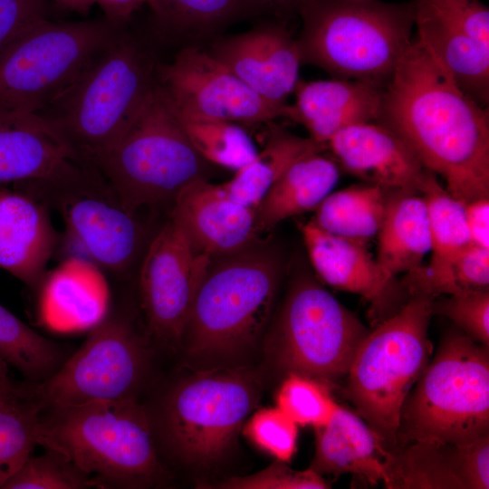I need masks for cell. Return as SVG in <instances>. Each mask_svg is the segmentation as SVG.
Wrapping results in <instances>:
<instances>
[{
  "mask_svg": "<svg viewBox=\"0 0 489 489\" xmlns=\"http://www.w3.org/2000/svg\"><path fill=\"white\" fill-rule=\"evenodd\" d=\"M465 204L489 197V114L415 40L384 89L378 121Z\"/></svg>",
  "mask_w": 489,
  "mask_h": 489,
  "instance_id": "obj_1",
  "label": "cell"
},
{
  "mask_svg": "<svg viewBox=\"0 0 489 489\" xmlns=\"http://www.w3.org/2000/svg\"><path fill=\"white\" fill-rule=\"evenodd\" d=\"M158 65L151 49L125 26L70 89L36 114L95 169L152 93Z\"/></svg>",
  "mask_w": 489,
  "mask_h": 489,
  "instance_id": "obj_2",
  "label": "cell"
},
{
  "mask_svg": "<svg viewBox=\"0 0 489 489\" xmlns=\"http://www.w3.org/2000/svg\"><path fill=\"white\" fill-rule=\"evenodd\" d=\"M302 64L385 88L413 43L414 4L298 0Z\"/></svg>",
  "mask_w": 489,
  "mask_h": 489,
  "instance_id": "obj_3",
  "label": "cell"
},
{
  "mask_svg": "<svg viewBox=\"0 0 489 489\" xmlns=\"http://www.w3.org/2000/svg\"><path fill=\"white\" fill-rule=\"evenodd\" d=\"M40 446L55 450L104 488H142L164 477L152 418L137 399L94 401L47 409Z\"/></svg>",
  "mask_w": 489,
  "mask_h": 489,
  "instance_id": "obj_4",
  "label": "cell"
},
{
  "mask_svg": "<svg viewBox=\"0 0 489 489\" xmlns=\"http://www.w3.org/2000/svg\"><path fill=\"white\" fill-rule=\"evenodd\" d=\"M273 252L250 246L210 265L181 340L194 360H227L255 344L266 329L281 277Z\"/></svg>",
  "mask_w": 489,
  "mask_h": 489,
  "instance_id": "obj_5",
  "label": "cell"
},
{
  "mask_svg": "<svg viewBox=\"0 0 489 489\" xmlns=\"http://www.w3.org/2000/svg\"><path fill=\"white\" fill-rule=\"evenodd\" d=\"M489 436V347L455 326L406 398L397 446L415 441L464 445Z\"/></svg>",
  "mask_w": 489,
  "mask_h": 489,
  "instance_id": "obj_6",
  "label": "cell"
},
{
  "mask_svg": "<svg viewBox=\"0 0 489 489\" xmlns=\"http://www.w3.org/2000/svg\"><path fill=\"white\" fill-rule=\"evenodd\" d=\"M434 298L411 295L360 344L343 393L389 452L397 446L402 405L432 354L428 326Z\"/></svg>",
  "mask_w": 489,
  "mask_h": 489,
  "instance_id": "obj_7",
  "label": "cell"
},
{
  "mask_svg": "<svg viewBox=\"0 0 489 489\" xmlns=\"http://www.w3.org/2000/svg\"><path fill=\"white\" fill-rule=\"evenodd\" d=\"M207 163L157 83L95 169L120 204L136 214L143 206L174 199L186 185L205 178Z\"/></svg>",
  "mask_w": 489,
  "mask_h": 489,
  "instance_id": "obj_8",
  "label": "cell"
},
{
  "mask_svg": "<svg viewBox=\"0 0 489 489\" xmlns=\"http://www.w3.org/2000/svg\"><path fill=\"white\" fill-rule=\"evenodd\" d=\"M126 26L39 20L0 50V109L37 113L70 89Z\"/></svg>",
  "mask_w": 489,
  "mask_h": 489,
  "instance_id": "obj_9",
  "label": "cell"
},
{
  "mask_svg": "<svg viewBox=\"0 0 489 489\" xmlns=\"http://www.w3.org/2000/svg\"><path fill=\"white\" fill-rule=\"evenodd\" d=\"M260 391L257 376L244 368L197 371L167 391L152 419L155 434L180 462L212 465L230 451Z\"/></svg>",
  "mask_w": 489,
  "mask_h": 489,
  "instance_id": "obj_10",
  "label": "cell"
},
{
  "mask_svg": "<svg viewBox=\"0 0 489 489\" xmlns=\"http://www.w3.org/2000/svg\"><path fill=\"white\" fill-rule=\"evenodd\" d=\"M369 331L306 272L296 273L265 338L268 360L285 376L299 374L331 388L343 382Z\"/></svg>",
  "mask_w": 489,
  "mask_h": 489,
  "instance_id": "obj_11",
  "label": "cell"
},
{
  "mask_svg": "<svg viewBox=\"0 0 489 489\" xmlns=\"http://www.w3.org/2000/svg\"><path fill=\"white\" fill-rule=\"evenodd\" d=\"M149 355L144 340L125 317L106 314L49 379L25 387L27 397L41 413L94 401L137 399Z\"/></svg>",
  "mask_w": 489,
  "mask_h": 489,
  "instance_id": "obj_12",
  "label": "cell"
},
{
  "mask_svg": "<svg viewBox=\"0 0 489 489\" xmlns=\"http://www.w3.org/2000/svg\"><path fill=\"white\" fill-rule=\"evenodd\" d=\"M158 83L182 120L230 121L251 126L286 117V107L266 101L207 51L181 49L158 63Z\"/></svg>",
  "mask_w": 489,
  "mask_h": 489,
  "instance_id": "obj_13",
  "label": "cell"
},
{
  "mask_svg": "<svg viewBox=\"0 0 489 489\" xmlns=\"http://www.w3.org/2000/svg\"><path fill=\"white\" fill-rule=\"evenodd\" d=\"M35 194L59 212L66 239L79 252L76 256L113 273L130 267L140 247L141 227L101 175Z\"/></svg>",
  "mask_w": 489,
  "mask_h": 489,
  "instance_id": "obj_14",
  "label": "cell"
},
{
  "mask_svg": "<svg viewBox=\"0 0 489 489\" xmlns=\"http://www.w3.org/2000/svg\"><path fill=\"white\" fill-rule=\"evenodd\" d=\"M211 259L170 218L150 241L139 271V294L149 333L160 343H181Z\"/></svg>",
  "mask_w": 489,
  "mask_h": 489,
  "instance_id": "obj_15",
  "label": "cell"
},
{
  "mask_svg": "<svg viewBox=\"0 0 489 489\" xmlns=\"http://www.w3.org/2000/svg\"><path fill=\"white\" fill-rule=\"evenodd\" d=\"M93 172L38 114L0 109V187L64 186Z\"/></svg>",
  "mask_w": 489,
  "mask_h": 489,
  "instance_id": "obj_16",
  "label": "cell"
},
{
  "mask_svg": "<svg viewBox=\"0 0 489 489\" xmlns=\"http://www.w3.org/2000/svg\"><path fill=\"white\" fill-rule=\"evenodd\" d=\"M311 264L323 283L361 296L375 325L398 312L409 299L401 282L388 273L365 244L332 235L312 220L302 227Z\"/></svg>",
  "mask_w": 489,
  "mask_h": 489,
  "instance_id": "obj_17",
  "label": "cell"
},
{
  "mask_svg": "<svg viewBox=\"0 0 489 489\" xmlns=\"http://www.w3.org/2000/svg\"><path fill=\"white\" fill-rule=\"evenodd\" d=\"M207 53L266 101L286 107L302 65L296 38L284 25L266 23L237 34L216 35Z\"/></svg>",
  "mask_w": 489,
  "mask_h": 489,
  "instance_id": "obj_18",
  "label": "cell"
},
{
  "mask_svg": "<svg viewBox=\"0 0 489 489\" xmlns=\"http://www.w3.org/2000/svg\"><path fill=\"white\" fill-rule=\"evenodd\" d=\"M388 489H488L489 436L464 445L415 441L387 453Z\"/></svg>",
  "mask_w": 489,
  "mask_h": 489,
  "instance_id": "obj_19",
  "label": "cell"
},
{
  "mask_svg": "<svg viewBox=\"0 0 489 489\" xmlns=\"http://www.w3.org/2000/svg\"><path fill=\"white\" fill-rule=\"evenodd\" d=\"M327 148L345 170L388 194H420L432 173L395 132L377 121L341 129Z\"/></svg>",
  "mask_w": 489,
  "mask_h": 489,
  "instance_id": "obj_20",
  "label": "cell"
},
{
  "mask_svg": "<svg viewBox=\"0 0 489 489\" xmlns=\"http://www.w3.org/2000/svg\"><path fill=\"white\" fill-rule=\"evenodd\" d=\"M170 215L200 252L226 256L249 247L257 236L255 208L234 199L223 185L197 178L173 199Z\"/></svg>",
  "mask_w": 489,
  "mask_h": 489,
  "instance_id": "obj_21",
  "label": "cell"
},
{
  "mask_svg": "<svg viewBox=\"0 0 489 489\" xmlns=\"http://www.w3.org/2000/svg\"><path fill=\"white\" fill-rule=\"evenodd\" d=\"M56 233L47 204L23 190L0 187V268L39 288L54 252Z\"/></svg>",
  "mask_w": 489,
  "mask_h": 489,
  "instance_id": "obj_22",
  "label": "cell"
},
{
  "mask_svg": "<svg viewBox=\"0 0 489 489\" xmlns=\"http://www.w3.org/2000/svg\"><path fill=\"white\" fill-rule=\"evenodd\" d=\"M384 89L339 78L299 80L293 91L295 101L288 105L286 118L302 125L312 139L327 146L345 128L378 121Z\"/></svg>",
  "mask_w": 489,
  "mask_h": 489,
  "instance_id": "obj_23",
  "label": "cell"
},
{
  "mask_svg": "<svg viewBox=\"0 0 489 489\" xmlns=\"http://www.w3.org/2000/svg\"><path fill=\"white\" fill-rule=\"evenodd\" d=\"M40 312L56 330L91 328L107 314L109 291L103 271L80 256L63 260L41 283Z\"/></svg>",
  "mask_w": 489,
  "mask_h": 489,
  "instance_id": "obj_24",
  "label": "cell"
},
{
  "mask_svg": "<svg viewBox=\"0 0 489 489\" xmlns=\"http://www.w3.org/2000/svg\"><path fill=\"white\" fill-rule=\"evenodd\" d=\"M314 431L315 453L309 468L321 475L350 474L369 484L383 482L388 451L358 414L338 405L329 421Z\"/></svg>",
  "mask_w": 489,
  "mask_h": 489,
  "instance_id": "obj_25",
  "label": "cell"
},
{
  "mask_svg": "<svg viewBox=\"0 0 489 489\" xmlns=\"http://www.w3.org/2000/svg\"><path fill=\"white\" fill-rule=\"evenodd\" d=\"M416 41L472 99L485 107L489 99V46L415 1Z\"/></svg>",
  "mask_w": 489,
  "mask_h": 489,
  "instance_id": "obj_26",
  "label": "cell"
},
{
  "mask_svg": "<svg viewBox=\"0 0 489 489\" xmlns=\"http://www.w3.org/2000/svg\"><path fill=\"white\" fill-rule=\"evenodd\" d=\"M309 154L289 167L255 208L257 234L267 233L286 218L315 210L340 178L336 160Z\"/></svg>",
  "mask_w": 489,
  "mask_h": 489,
  "instance_id": "obj_27",
  "label": "cell"
},
{
  "mask_svg": "<svg viewBox=\"0 0 489 489\" xmlns=\"http://www.w3.org/2000/svg\"><path fill=\"white\" fill-rule=\"evenodd\" d=\"M377 261L391 275L422 264L432 251L427 207L421 195L388 194L385 216L378 233Z\"/></svg>",
  "mask_w": 489,
  "mask_h": 489,
  "instance_id": "obj_28",
  "label": "cell"
},
{
  "mask_svg": "<svg viewBox=\"0 0 489 489\" xmlns=\"http://www.w3.org/2000/svg\"><path fill=\"white\" fill-rule=\"evenodd\" d=\"M270 130L264 147L235 176L222 184L236 201L256 208L262 198L281 176L298 159L323 151L310 137L303 138L268 122Z\"/></svg>",
  "mask_w": 489,
  "mask_h": 489,
  "instance_id": "obj_29",
  "label": "cell"
},
{
  "mask_svg": "<svg viewBox=\"0 0 489 489\" xmlns=\"http://www.w3.org/2000/svg\"><path fill=\"white\" fill-rule=\"evenodd\" d=\"M156 29L172 41L216 36L232 23L256 14L249 0H148Z\"/></svg>",
  "mask_w": 489,
  "mask_h": 489,
  "instance_id": "obj_30",
  "label": "cell"
},
{
  "mask_svg": "<svg viewBox=\"0 0 489 489\" xmlns=\"http://www.w3.org/2000/svg\"><path fill=\"white\" fill-rule=\"evenodd\" d=\"M388 193L369 183L331 192L315 209L312 221L321 229L365 244L378 235Z\"/></svg>",
  "mask_w": 489,
  "mask_h": 489,
  "instance_id": "obj_31",
  "label": "cell"
},
{
  "mask_svg": "<svg viewBox=\"0 0 489 489\" xmlns=\"http://www.w3.org/2000/svg\"><path fill=\"white\" fill-rule=\"evenodd\" d=\"M408 293L430 297L489 289V249L470 244L455 253L432 255L427 265L400 281Z\"/></svg>",
  "mask_w": 489,
  "mask_h": 489,
  "instance_id": "obj_32",
  "label": "cell"
},
{
  "mask_svg": "<svg viewBox=\"0 0 489 489\" xmlns=\"http://www.w3.org/2000/svg\"><path fill=\"white\" fill-rule=\"evenodd\" d=\"M58 343L34 331L0 304V360L31 384L49 379L66 360Z\"/></svg>",
  "mask_w": 489,
  "mask_h": 489,
  "instance_id": "obj_33",
  "label": "cell"
},
{
  "mask_svg": "<svg viewBox=\"0 0 489 489\" xmlns=\"http://www.w3.org/2000/svg\"><path fill=\"white\" fill-rule=\"evenodd\" d=\"M40 416L24 386L21 395L0 403V489L40 446Z\"/></svg>",
  "mask_w": 489,
  "mask_h": 489,
  "instance_id": "obj_34",
  "label": "cell"
},
{
  "mask_svg": "<svg viewBox=\"0 0 489 489\" xmlns=\"http://www.w3.org/2000/svg\"><path fill=\"white\" fill-rule=\"evenodd\" d=\"M180 120L190 142L208 163L236 171L257 153L252 139L239 124Z\"/></svg>",
  "mask_w": 489,
  "mask_h": 489,
  "instance_id": "obj_35",
  "label": "cell"
},
{
  "mask_svg": "<svg viewBox=\"0 0 489 489\" xmlns=\"http://www.w3.org/2000/svg\"><path fill=\"white\" fill-rule=\"evenodd\" d=\"M425 201L432 242V255L459 251L472 244L465 204L443 187L431 173L421 191Z\"/></svg>",
  "mask_w": 489,
  "mask_h": 489,
  "instance_id": "obj_36",
  "label": "cell"
},
{
  "mask_svg": "<svg viewBox=\"0 0 489 489\" xmlns=\"http://www.w3.org/2000/svg\"><path fill=\"white\" fill-rule=\"evenodd\" d=\"M45 449L42 455H31L2 489L104 488L98 479L80 469L62 454Z\"/></svg>",
  "mask_w": 489,
  "mask_h": 489,
  "instance_id": "obj_37",
  "label": "cell"
},
{
  "mask_svg": "<svg viewBox=\"0 0 489 489\" xmlns=\"http://www.w3.org/2000/svg\"><path fill=\"white\" fill-rule=\"evenodd\" d=\"M331 391L330 386L315 379L289 374L277 392V407L297 425L314 428L327 423L339 405Z\"/></svg>",
  "mask_w": 489,
  "mask_h": 489,
  "instance_id": "obj_38",
  "label": "cell"
},
{
  "mask_svg": "<svg viewBox=\"0 0 489 489\" xmlns=\"http://www.w3.org/2000/svg\"><path fill=\"white\" fill-rule=\"evenodd\" d=\"M244 434L281 461H290L296 451L298 425L278 407L256 411L244 425Z\"/></svg>",
  "mask_w": 489,
  "mask_h": 489,
  "instance_id": "obj_39",
  "label": "cell"
},
{
  "mask_svg": "<svg viewBox=\"0 0 489 489\" xmlns=\"http://www.w3.org/2000/svg\"><path fill=\"white\" fill-rule=\"evenodd\" d=\"M432 314L447 317L471 339L489 347V289L434 298Z\"/></svg>",
  "mask_w": 489,
  "mask_h": 489,
  "instance_id": "obj_40",
  "label": "cell"
},
{
  "mask_svg": "<svg viewBox=\"0 0 489 489\" xmlns=\"http://www.w3.org/2000/svg\"><path fill=\"white\" fill-rule=\"evenodd\" d=\"M276 459L266 468L245 476L229 477L219 485L227 489H327L331 484L311 468L295 470Z\"/></svg>",
  "mask_w": 489,
  "mask_h": 489,
  "instance_id": "obj_41",
  "label": "cell"
},
{
  "mask_svg": "<svg viewBox=\"0 0 489 489\" xmlns=\"http://www.w3.org/2000/svg\"><path fill=\"white\" fill-rule=\"evenodd\" d=\"M489 46V9L479 0H416Z\"/></svg>",
  "mask_w": 489,
  "mask_h": 489,
  "instance_id": "obj_42",
  "label": "cell"
},
{
  "mask_svg": "<svg viewBox=\"0 0 489 489\" xmlns=\"http://www.w3.org/2000/svg\"><path fill=\"white\" fill-rule=\"evenodd\" d=\"M48 0H0V50L32 24L49 18Z\"/></svg>",
  "mask_w": 489,
  "mask_h": 489,
  "instance_id": "obj_43",
  "label": "cell"
},
{
  "mask_svg": "<svg viewBox=\"0 0 489 489\" xmlns=\"http://www.w3.org/2000/svg\"><path fill=\"white\" fill-rule=\"evenodd\" d=\"M465 210L472 244L489 249V197L465 203Z\"/></svg>",
  "mask_w": 489,
  "mask_h": 489,
  "instance_id": "obj_44",
  "label": "cell"
},
{
  "mask_svg": "<svg viewBox=\"0 0 489 489\" xmlns=\"http://www.w3.org/2000/svg\"><path fill=\"white\" fill-rule=\"evenodd\" d=\"M148 0H95L105 17L119 24H127L131 14Z\"/></svg>",
  "mask_w": 489,
  "mask_h": 489,
  "instance_id": "obj_45",
  "label": "cell"
},
{
  "mask_svg": "<svg viewBox=\"0 0 489 489\" xmlns=\"http://www.w3.org/2000/svg\"><path fill=\"white\" fill-rule=\"evenodd\" d=\"M257 13L269 12L283 18L296 14L298 0H249Z\"/></svg>",
  "mask_w": 489,
  "mask_h": 489,
  "instance_id": "obj_46",
  "label": "cell"
},
{
  "mask_svg": "<svg viewBox=\"0 0 489 489\" xmlns=\"http://www.w3.org/2000/svg\"><path fill=\"white\" fill-rule=\"evenodd\" d=\"M59 7L80 14H87L95 0H48Z\"/></svg>",
  "mask_w": 489,
  "mask_h": 489,
  "instance_id": "obj_47",
  "label": "cell"
},
{
  "mask_svg": "<svg viewBox=\"0 0 489 489\" xmlns=\"http://www.w3.org/2000/svg\"><path fill=\"white\" fill-rule=\"evenodd\" d=\"M23 393V386L14 385L9 378L0 379V403Z\"/></svg>",
  "mask_w": 489,
  "mask_h": 489,
  "instance_id": "obj_48",
  "label": "cell"
},
{
  "mask_svg": "<svg viewBox=\"0 0 489 489\" xmlns=\"http://www.w3.org/2000/svg\"><path fill=\"white\" fill-rule=\"evenodd\" d=\"M7 369L8 366L0 360V379L8 378Z\"/></svg>",
  "mask_w": 489,
  "mask_h": 489,
  "instance_id": "obj_49",
  "label": "cell"
}]
</instances>
